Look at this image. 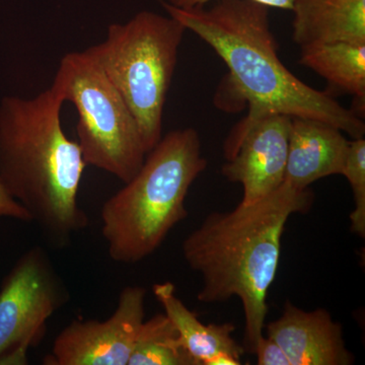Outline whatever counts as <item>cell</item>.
<instances>
[{
  "instance_id": "1",
  "label": "cell",
  "mask_w": 365,
  "mask_h": 365,
  "mask_svg": "<svg viewBox=\"0 0 365 365\" xmlns=\"http://www.w3.org/2000/svg\"><path fill=\"white\" fill-rule=\"evenodd\" d=\"M314 196L309 188L287 182L251 204L230 212H213L182 245L189 267L202 277L197 299L204 304L241 299L245 314L244 348L254 353L263 336L267 295L279 266L281 239L288 218L307 213Z\"/></svg>"
},
{
  "instance_id": "2",
  "label": "cell",
  "mask_w": 365,
  "mask_h": 365,
  "mask_svg": "<svg viewBox=\"0 0 365 365\" xmlns=\"http://www.w3.org/2000/svg\"><path fill=\"white\" fill-rule=\"evenodd\" d=\"M63 103L53 86L34 98L0 102V182L57 249L88 223L78 202L86 163L62 129Z\"/></svg>"
},
{
  "instance_id": "3",
  "label": "cell",
  "mask_w": 365,
  "mask_h": 365,
  "mask_svg": "<svg viewBox=\"0 0 365 365\" xmlns=\"http://www.w3.org/2000/svg\"><path fill=\"white\" fill-rule=\"evenodd\" d=\"M163 6L215 50L250 108L317 120L353 139L364 136V122L354 112L307 86L282 63L271 32L270 7L255 0H215L212 6L189 9Z\"/></svg>"
},
{
  "instance_id": "4",
  "label": "cell",
  "mask_w": 365,
  "mask_h": 365,
  "mask_svg": "<svg viewBox=\"0 0 365 365\" xmlns=\"http://www.w3.org/2000/svg\"><path fill=\"white\" fill-rule=\"evenodd\" d=\"M206 168L195 129L162 137L135 176L103 206L102 232L113 260L135 264L155 253L188 216L187 194Z\"/></svg>"
},
{
  "instance_id": "5",
  "label": "cell",
  "mask_w": 365,
  "mask_h": 365,
  "mask_svg": "<svg viewBox=\"0 0 365 365\" xmlns=\"http://www.w3.org/2000/svg\"><path fill=\"white\" fill-rule=\"evenodd\" d=\"M186 31L173 16L143 11L110 25L105 40L86 49L128 106L146 153L163 137V109Z\"/></svg>"
},
{
  "instance_id": "6",
  "label": "cell",
  "mask_w": 365,
  "mask_h": 365,
  "mask_svg": "<svg viewBox=\"0 0 365 365\" xmlns=\"http://www.w3.org/2000/svg\"><path fill=\"white\" fill-rule=\"evenodd\" d=\"M52 86L78 111V143L86 165L124 184L130 181L148 155L140 132L123 98L86 50L67 53Z\"/></svg>"
},
{
  "instance_id": "7",
  "label": "cell",
  "mask_w": 365,
  "mask_h": 365,
  "mask_svg": "<svg viewBox=\"0 0 365 365\" xmlns=\"http://www.w3.org/2000/svg\"><path fill=\"white\" fill-rule=\"evenodd\" d=\"M68 299L44 249L21 255L0 287V365L28 364V351L44 338L48 319Z\"/></svg>"
},
{
  "instance_id": "8",
  "label": "cell",
  "mask_w": 365,
  "mask_h": 365,
  "mask_svg": "<svg viewBox=\"0 0 365 365\" xmlns=\"http://www.w3.org/2000/svg\"><path fill=\"white\" fill-rule=\"evenodd\" d=\"M292 117L250 108L223 145L222 176L241 184L242 203L270 195L284 182Z\"/></svg>"
},
{
  "instance_id": "9",
  "label": "cell",
  "mask_w": 365,
  "mask_h": 365,
  "mask_svg": "<svg viewBox=\"0 0 365 365\" xmlns=\"http://www.w3.org/2000/svg\"><path fill=\"white\" fill-rule=\"evenodd\" d=\"M146 289L127 287L105 321L74 319L57 336L48 365H128L144 323Z\"/></svg>"
},
{
  "instance_id": "10",
  "label": "cell",
  "mask_w": 365,
  "mask_h": 365,
  "mask_svg": "<svg viewBox=\"0 0 365 365\" xmlns=\"http://www.w3.org/2000/svg\"><path fill=\"white\" fill-rule=\"evenodd\" d=\"M266 329L290 365L354 364V356L346 347L342 326L326 309L307 312L287 302L282 314Z\"/></svg>"
},
{
  "instance_id": "11",
  "label": "cell",
  "mask_w": 365,
  "mask_h": 365,
  "mask_svg": "<svg viewBox=\"0 0 365 365\" xmlns=\"http://www.w3.org/2000/svg\"><path fill=\"white\" fill-rule=\"evenodd\" d=\"M349 141L332 125L292 118L284 182L304 190L323 178L342 175Z\"/></svg>"
},
{
  "instance_id": "12",
  "label": "cell",
  "mask_w": 365,
  "mask_h": 365,
  "mask_svg": "<svg viewBox=\"0 0 365 365\" xmlns=\"http://www.w3.org/2000/svg\"><path fill=\"white\" fill-rule=\"evenodd\" d=\"M292 39L299 47L365 44V0H294Z\"/></svg>"
},
{
  "instance_id": "13",
  "label": "cell",
  "mask_w": 365,
  "mask_h": 365,
  "mask_svg": "<svg viewBox=\"0 0 365 365\" xmlns=\"http://www.w3.org/2000/svg\"><path fill=\"white\" fill-rule=\"evenodd\" d=\"M153 294L162 304L165 316L176 328L182 346L196 365H204L206 360L222 352L242 359L246 350L232 337L235 330L232 324L204 325L197 314L177 297L176 287L172 282L153 285Z\"/></svg>"
},
{
  "instance_id": "14",
  "label": "cell",
  "mask_w": 365,
  "mask_h": 365,
  "mask_svg": "<svg viewBox=\"0 0 365 365\" xmlns=\"http://www.w3.org/2000/svg\"><path fill=\"white\" fill-rule=\"evenodd\" d=\"M300 49V64L364 103L365 44L333 43Z\"/></svg>"
},
{
  "instance_id": "15",
  "label": "cell",
  "mask_w": 365,
  "mask_h": 365,
  "mask_svg": "<svg viewBox=\"0 0 365 365\" xmlns=\"http://www.w3.org/2000/svg\"><path fill=\"white\" fill-rule=\"evenodd\" d=\"M128 365H196L165 314L144 321Z\"/></svg>"
},
{
  "instance_id": "16",
  "label": "cell",
  "mask_w": 365,
  "mask_h": 365,
  "mask_svg": "<svg viewBox=\"0 0 365 365\" xmlns=\"http://www.w3.org/2000/svg\"><path fill=\"white\" fill-rule=\"evenodd\" d=\"M342 176L351 187L355 208L350 215V230L365 237V140L362 138L349 141Z\"/></svg>"
},
{
  "instance_id": "17",
  "label": "cell",
  "mask_w": 365,
  "mask_h": 365,
  "mask_svg": "<svg viewBox=\"0 0 365 365\" xmlns=\"http://www.w3.org/2000/svg\"><path fill=\"white\" fill-rule=\"evenodd\" d=\"M254 354H256L257 364L259 365H290L282 348L268 336L264 337L263 335L259 339Z\"/></svg>"
},
{
  "instance_id": "18",
  "label": "cell",
  "mask_w": 365,
  "mask_h": 365,
  "mask_svg": "<svg viewBox=\"0 0 365 365\" xmlns=\"http://www.w3.org/2000/svg\"><path fill=\"white\" fill-rule=\"evenodd\" d=\"M215 100L220 109L228 112L239 111L245 103H248L228 74L216 91Z\"/></svg>"
},
{
  "instance_id": "19",
  "label": "cell",
  "mask_w": 365,
  "mask_h": 365,
  "mask_svg": "<svg viewBox=\"0 0 365 365\" xmlns=\"http://www.w3.org/2000/svg\"><path fill=\"white\" fill-rule=\"evenodd\" d=\"M0 217L14 218L21 222H33L32 216L23 205L7 193L0 182Z\"/></svg>"
},
{
  "instance_id": "20",
  "label": "cell",
  "mask_w": 365,
  "mask_h": 365,
  "mask_svg": "<svg viewBox=\"0 0 365 365\" xmlns=\"http://www.w3.org/2000/svg\"><path fill=\"white\" fill-rule=\"evenodd\" d=\"M211 1H215V0H168L167 4L178 7V9H189L206 6ZM255 1L265 4L270 9L274 7V9L292 11L294 0H255Z\"/></svg>"
},
{
  "instance_id": "21",
  "label": "cell",
  "mask_w": 365,
  "mask_h": 365,
  "mask_svg": "<svg viewBox=\"0 0 365 365\" xmlns=\"http://www.w3.org/2000/svg\"><path fill=\"white\" fill-rule=\"evenodd\" d=\"M242 364V359H237L234 355L228 353H218L215 356L210 357L204 362V365H240Z\"/></svg>"
}]
</instances>
